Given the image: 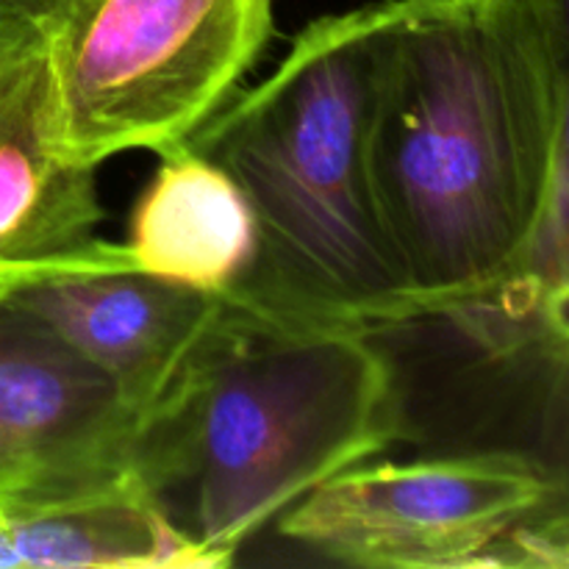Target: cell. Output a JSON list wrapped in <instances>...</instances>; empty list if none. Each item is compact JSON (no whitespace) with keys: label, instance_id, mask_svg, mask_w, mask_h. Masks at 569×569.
I'll use <instances>...</instances> for the list:
<instances>
[{"label":"cell","instance_id":"cell-11","mask_svg":"<svg viewBox=\"0 0 569 569\" xmlns=\"http://www.w3.org/2000/svg\"><path fill=\"white\" fill-rule=\"evenodd\" d=\"M0 569H211L133 478L0 509Z\"/></svg>","mask_w":569,"mask_h":569},{"label":"cell","instance_id":"cell-3","mask_svg":"<svg viewBox=\"0 0 569 569\" xmlns=\"http://www.w3.org/2000/svg\"><path fill=\"white\" fill-rule=\"evenodd\" d=\"M395 0L309 22L281 64L187 139L242 189L256 259L237 289L270 303L395 328L422 320L372 187L378 56Z\"/></svg>","mask_w":569,"mask_h":569},{"label":"cell","instance_id":"cell-1","mask_svg":"<svg viewBox=\"0 0 569 569\" xmlns=\"http://www.w3.org/2000/svg\"><path fill=\"white\" fill-rule=\"evenodd\" d=\"M559 114L542 0H395L370 167L422 320L461 328L522 261L548 200Z\"/></svg>","mask_w":569,"mask_h":569},{"label":"cell","instance_id":"cell-5","mask_svg":"<svg viewBox=\"0 0 569 569\" xmlns=\"http://www.w3.org/2000/svg\"><path fill=\"white\" fill-rule=\"evenodd\" d=\"M553 478L526 453L478 448L361 461L278 517V533L333 565L476 569L506 531L553 509Z\"/></svg>","mask_w":569,"mask_h":569},{"label":"cell","instance_id":"cell-7","mask_svg":"<svg viewBox=\"0 0 569 569\" xmlns=\"http://www.w3.org/2000/svg\"><path fill=\"white\" fill-rule=\"evenodd\" d=\"M553 22L561 114L542 220L520 264L459 328L520 395L517 453L537 461L569 506V0H542Z\"/></svg>","mask_w":569,"mask_h":569},{"label":"cell","instance_id":"cell-4","mask_svg":"<svg viewBox=\"0 0 569 569\" xmlns=\"http://www.w3.org/2000/svg\"><path fill=\"white\" fill-rule=\"evenodd\" d=\"M272 37V0H64L48 53L61 148L98 167L187 142Z\"/></svg>","mask_w":569,"mask_h":569},{"label":"cell","instance_id":"cell-2","mask_svg":"<svg viewBox=\"0 0 569 569\" xmlns=\"http://www.w3.org/2000/svg\"><path fill=\"white\" fill-rule=\"evenodd\" d=\"M400 437L398 381L372 331L233 289L139 415L131 478L217 569Z\"/></svg>","mask_w":569,"mask_h":569},{"label":"cell","instance_id":"cell-8","mask_svg":"<svg viewBox=\"0 0 569 569\" xmlns=\"http://www.w3.org/2000/svg\"><path fill=\"white\" fill-rule=\"evenodd\" d=\"M3 289L98 367L137 420L170 387L220 303V295L142 272L126 244L106 239Z\"/></svg>","mask_w":569,"mask_h":569},{"label":"cell","instance_id":"cell-12","mask_svg":"<svg viewBox=\"0 0 569 569\" xmlns=\"http://www.w3.org/2000/svg\"><path fill=\"white\" fill-rule=\"evenodd\" d=\"M59 6L61 0H0V56L42 26Z\"/></svg>","mask_w":569,"mask_h":569},{"label":"cell","instance_id":"cell-10","mask_svg":"<svg viewBox=\"0 0 569 569\" xmlns=\"http://www.w3.org/2000/svg\"><path fill=\"white\" fill-rule=\"evenodd\" d=\"M122 244L142 272L228 295L253 267L256 222L237 181L181 142L159 153Z\"/></svg>","mask_w":569,"mask_h":569},{"label":"cell","instance_id":"cell-9","mask_svg":"<svg viewBox=\"0 0 569 569\" xmlns=\"http://www.w3.org/2000/svg\"><path fill=\"white\" fill-rule=\"evenodd\" d=\"M53 14L0 56V287L61 264L100 239L94 170L64 153L56 122L48 53Z\"/></svg>","mask_w":569,"mask_h":569},{"label":"cell","instance_id":"cell-6","mask_svg":"<svg viewBox=\"0 0 569 569\" xmlns=\"http://www.w3.org/2000/svg\"><path fill=\"white\" fill-rule=\"evenodd\" d=\"M133 428L114 383L0 287V509L131 478Z\"/></svg>","mask_w":569,"mask_h":569}]
</instances>
